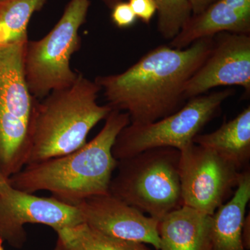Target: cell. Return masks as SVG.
<instances>
[{"label":"cell","instance_id":"21","mask_svg":"<svg viewBox=\"0 0 250 250\" xmlns=\"http://www.w3.org/2000/svg\"><path fill=\"white\" fill-rule=\"evenodd\" d=\"M188 1L191 8L192 15H197L205 11L217 0H188Z\"/></svg>","mask_w":250,"mask_h":250},{"label":"cell","instance_id":"11","mask_svg":"<svg viewBox=\"0 0 250 250\" xmlns=\"http://www.w3.org/2000/svg\"><path fill=\"white\" fill-rule=\"evenodd\" d=\"M83 223L118 241L150 245L159 250V220L148 216L108 192L88 197L76 205Z\"/></svg>","mask_w":250,"mask_h":250},{"label":"cell","instance_id":"17","mask_svg":"<svg viewBox=\"0 0 250 250\" xmlns=\"http://www.w3.org/2000/svg\"><path fill=\"white\" fill-rule=\"evenodd\" d=\"M46 0H2L0 1V45L28 40L27 28L33 14Z\"/></svg>","mask_w":250,"mask_h":250},{"label":"cell","instance_id":"14","mask_svg":"<svg viewBox=\"0 0 250 250\" xmlns=\"http://www.w3.org/2000/svg\"><path fill=\"white\" fill-rule=\"evenodd\" d=\"M193 143L216 153L239 171L250 168V106L209 134H199Z\"/></svg>","mask_w":250,"mask_h":250},{"label":"cell","instance_id":"20","mask_svg":"<svg viewBox=\"0 0 250 250\" xmlns=\"http://www.w3.org/2000/svg\"><path fill=\"white\" fill-rule=\"evenodd\" d=\"M129 4L137 18L149 24L156 12L154 0H129Z\"/></svg>","mask_w":250,"mask_h":250},{"label":"cell","instance_id":"12","mask_svg":"<svg viewBox=\"0 0 250 250\" xmlns=\"http://www.w3.org/2000/svg\"><path fill=\"white\" fill-rule=\"evenodd\" d=\"M223 32L250 34V0H217L200 14L192 15L168 45L187 48Z\"/></svg>","mask_w":250,"mask_h":250},{"label":"cell","instance_id":"16","mask_svg":"<svg viewBox=\"0 0 250 250\" xmlns=\"http://www.w3.org/2000/svg\"><path fill=\"white\" fill-rule=\"evenodd\" d=\"M56 232L57 239L54 250H152L143 243L109 238L83 223Z\"/></svg>","mask_w":250,"mask_h":250},{"label":"cell","instance_id":"25","mask_svg":"<svg viewBox=\"0 0 250 250\" xmlns=\"http://www.w3.org/2000/svg\"><path fill=\"white\" fill-rule=\"evenodd\" d=\"M2 242L0 241V250H4L2 246Z\"/></svg>","mask_w":250,"mask_h":250},{"label":"cell","instance_id":"24","mask_svg":"<svg viewBox=\"0 0 250 250\" xmlns=\"http://www.w3.org/2000/svg\"><path fill=\"white\" fill-rule=\"evenodd\" d=\"M102 1H103L104 4L106 5V6H108L110 9H112L117 3L122 1L123 0H102Z\"/></svg>","mask_w":250,"mask_h":250},{"label":"cell","instance_id":"6","mask_svg":"<svg viewBox=\"0 0 250 250\" xmlns=\"http://www.w3.org/2000/svg\"><path fill=\"white\" fill-rule=\"evenodd\" d=\"M90 0H70L62 18L47 35L28 41L24 75L31 96L41 100L53 90L73 83L78 73L72 70V56L80 49L79 31L85 22Z\"/></svg>","mask_w":250,"mask_h":250},{"label":"cell","instance_id":"7","mask_svg":"<svg viewBox=\"0 0 250 250\" xmlns=\"http://www.w3.org/2000/svg\"><path fill=\"white\" fill-rule=\"evenodd\" d=\"M234 91L224 89L189 99L179 111L146 124L130 123L117 136L112 149L116 160L147 149L175 148L181 151L193 143L206 125L218 116L222 104Z\"/></svg>","mask_w":250,"mask_h":250},{"label":"cell","instance_id":"18","mask_svg":"<svg viewBox=\"0 0 250 250\" xmlns=\"http://www.w3.org/2000/svg\"><path fill=\"white\" fill-rule=\"evenodd\" d=\"M158 13L157 30L166 40L179 34L192 16L188 0H154Z\"/></svg>","mask_w":250,"mask_h":250},{"label":"cell","instance_id":"15","mask_svg":"<svg viewBox=\"0 0 250 250\" xmlns=\"http://www.w3.org/2000/svg\"><path fill=\"white\" fill-rule=\"evenodd\" d=\"M250 200V168L243 170L232 197L213 215L211 250H246L242 241V227Z\"/></svg>","mask_w":250,"mask_h":250},{"label":"cell","instance_id":"23","mask_svg":"<svg viewBox=\"0 0 250 250\" xmlns=\"http://www.w3.org/2000/svg\"><path fill=\"white\" fill-rule=\"evenodd\" d=\"M9 179H6L1 173H0V195L4 193L10 187Z\"/></svg>","mask_w":250,"mask_h":250},{"label":"cell","instance_id":"4","mask_svg":"<svg viewBox=\"0 0 250 250\" xmlns=\"http://www.w3.org/2000/svg\"><path fill=\"white\" fill-rule=\"evenodd\" d=\"M180 154L175 148H154L118 160L108 192L160 221L183 206Z\"/></svg>","mask_w":250,"mask_h":250},{"label":"cell","instance_id":"19","mask_svg":"<svg viewBox=\"0 0 250 250\" xmlns=\"http://www.w3.org/2000/svg\"><path fill=\"white\" fill-rule=\"evenodd\" d=\"M111 19L119 28L131 27L136 22L137 17L131 9L129 2L120 1L112 8Z\"/></svg>","mask_w":250,"mask_h":250},{"label":"cell","instance_id":"9","mask_svg":"<svg viewBox=\"0 0 250 250\" xmlns=\"http://www.w3.org/2000/svg\"><path fill=\"white\" fill-rule=\"evenodd\" d=\"M83 223L76 206L53 197L36 196L10 186L0 195V241L21 248L27 241V224L47 225L57 231Z\"/></svg>","mask_w":250,"mask_h":250},{"label":"cell","instance_id":"5","mask_svg":"<svg viewBox=\"0 0 250 250\" xmlns=\"http://www.w3.org/2000/svg\"><path fill=\"white\" fill-rule=\"evenodd\" d=\"M29 41L0 45V173L11 177L27 165L34 97L24 75Z\"/></svg>","mask_w":250,"mask_h":250},{"label":"cell","instance_id":"22","mask_svg":"<svg viewBox=\"0 0 250 250\" xmlns=\"http://www.w3.org/2000/svg\"><path fill=\"white\" fill-rule=\"evenodd\" d=\"M242 241L246 250H250V213L245 217L242 227Z\"/></svg>","mask_w":250,"mask_h":250},{"label":"cell","instance_id":"3","mask_svg":"<svg viewBox=\"0 0 250 250\" xmlns=\"http://www.w3.org/2000/svg\"><path fill=\"white\" fill-rule=\"evenodd\" d=\"M100 91L95 81L78 73L66 88L53 90L41 100L34 98L27 165L70 154L84 146L91 129L113 110L97 103Z\"/></svg>","mask_w":250,"mask_h":250},{"label":"cell","instance_id":"1","mask_svg":"<svg viewBox=\"0 0 250 250\" xmlns=\"http://www.w3.org/2000/svg\"><path fill=\"white\" fill-rule=\"evenodd\" d=\"M213 37L184 49L159 46L122 73L98 76L94 81L103 90L107 104L127 113L130 123L159 121L187 103L186 85L209 54Z\"/></svg>","mask_w":250,"mask_h":250},{"label":"cell","instance_id":"8","mask_svg":"<svg viewBox=\"0 0 250 250\" xmlns=\"http://www.w3.org/2000/svg\"><path fill=\"white\" fill-rule=\"evenodd\" d=\"M182 204L213 215L234 193L241 172L207 148L192 143L180 151Z\"/></svg>","mask_w":250,"mask_h":250},{"label":"cell","instance_id":"10","mask_svg":"<svg viewBox=\"0 0 250 250\" xmlns=\"http://www.w3.org/2000/svg\"><path fill=\"white\" fill-rule=\"evenodd\" d=\"M237 86L250 93V34L223 32L213 37L208 57L188 82L186 100L219 86Z\"/></svg>","mask_w":250,"mask_h":250},{"label":"cell","instance_id":"2","mask_svg":"<svg viewBox=\"0 0 250 250\" xmlns=\"http://www.w3.org/2000/svg\"><path fill=\"white\" fill-rule=\"evenodd\" d=\"M129 124L127 113L112 110L103 129L90 142L70 154L24 166L10 177V185L29 193L48 191L72 206L108 193L118 165L112 149L118 135Z\"/></svg>","mask_w":250,"mask_h":250},{"label":"cell","instance_id":"26","mask_svg":"<svg viewBox=\"0 0 250 250\" xmlns=\"http://www.w3.org/2000/svg\"><path fill=\"white\" fill-rule=\"evenodd\" d=\"M2 1V0H0V1Z\"/></svg>","mask_w":250,"mask_h":250},{"label":"cell","instance_id":"13","mask_svg":"<svg viewBox=\"0 0 250 250\" xmlns=\"http://www.w3.org/2000/svg\"><path fill=\"white\" fill-rule=\"evenodd\" d=\"M213 215L187 206L170 212L159 222V250H210Z\"/></svg>","mask_w":250,"mask_h":250}]
</instances>
